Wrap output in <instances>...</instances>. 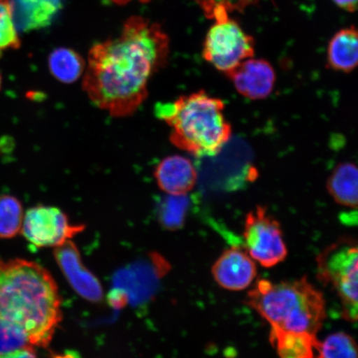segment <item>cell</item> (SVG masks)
<instances>
[{"label":"cell","instance_id":"6da1fadb","mask_svg":"<svg viewBox=\"0 0 358 358\" xmlns=\"http://www.w3.org/2000/svg\"><path fill=\"white\" fill-rule=\"evenodd\" d=\"M169 55V39L159 24L141 17L125 22L119 37L89 52L83 88L94 105L115 117L134 113L148 96L153 76Z\"/></svg>","mask_w":358,"mask_h":358},{"label":"cell","instance_id":"7a4b0ae2","mask_svg":"<svg viewBox=\"0 0 358 358\" xmlns=\"http://www.w3.org/2000/svg\"><path fill=\"white\" fill-rule=\"evenodd\" d=\"M0 319L21 330L34 348H46L62 320L50 273L26 259L0 261Z\"/></svg>","mask_w":358,"mask_h":358},{"label":"cell","instance_id":"3957f363","mask_svg":"<svg viewBox=\"0 0 358 358\" xmlns=\"http://www.w3.org/2000/svg\"><path fill=\"white\" fill-rule=\"evenodd\" d=\"M225 104L204 91L159 104L155 114L171 128L170 141L196 157L220 153L231 137V125L224 115Z\"/></svg>","mask_w":358,"mask_h":358},{"label":"cell","instance_id":"277c9868","mask_svg":"<svg viewBox=\"0 0 358 358\" xmlns=\"http://www.w3.org/2000/svg\"><path fill=\"white\" fill-rule=\"evenodd\" d=\"M245 303L270 323L271 328L316 335L326 317L323 294L306 277L272 283L257 281Z\"/></svg>","mask_w":358,"mask_h":358},{"label":"cell","instance_id":"5b68a950","mask_svg":"<svg viewBox=\"0 0 358 358\" xmlns=\"http://www.w3.org/2000/svg\"><path fill=\"white\" fill-rule=\"evenodd\" d=\"M317 277L331 285L342 303V315L348 321L357 320L358 250L352 238L340 239L317 259Z\"/></svg>","mask_w":358,"mask_h":358},{"label":"cell","instance_id":"8992f818","mask_svg":"<svg viewBox=\"0 0 358 358\" xmlns=\"http://www.w3.org/2000/svg\"><path fill=\"white\" fill-rule=\"evenodd\" d=\"M255 40L230 16L215 20L204 40L205 61L226 75L254 57Z\"/></svg>","mask_w":358,"mask_h":358},{"label":"cell","instance_id":"52a82bcc","mask_svg":"<svg viewBox=\"0 0 358 358\" xmlns=\"http://www.w3.org/2000/svg\"><path fill=\"white\" fill-rule=\"evenodd\" d=\"M243 238L246 252L263 267L278 265L287 257L280 223L265 207L257 206L246 215Z\"/></svg>","mask_w":358,"mask_h":358},{"label":"cell","instance_id":"ba28073f","mask_svg":"<svg viewBox=\"0 0 358 358\" xmlns=\"http://www.w3.org/2000/svg\"><path fill=\"white\" fill-rule=\"evenodd\" d=\"M84 228L71 225L69 217L59 208L41 205L27 211L21 231L26 240L38 248H57Z\"/></svg>","mask_w":358,"mask_h":358},{"label":"cell","instance_id":"9c48e42d","mask_svg":"<svg viewBox=\"0 0 358 358\" xmlns=\"http://www.w3.org/2000/svg\"><path fill=\"white\" fill-rule=\"evenodd\" d=\"M226 76L237 92L252 101L266 99L274 90L276 80L275 71L270 62L253 57Z\"/></svg>","mask_w":358,"mask_h":358},{"label":"cell","instance_id":"30bf717a","mask_svg":"<svg viewBox=\"0 0 358 358\" xmlns=\"http://www.w3.org/2000/svg\"><path fill=\"white\" fill-rule=\"evenodd\" d=\"M55 256L70 285L80 296L92 302L100 301L103 290L99 280L84 266L77 246L71 240L57 246Z\"/></svg>","mask_w":358,"mask_h":358},{"label":"cell","instance_id":"8fae6325","mask_svg":"<svg viewBox=\"0 0 358 358\" xmlns=\"http://www.w3.org/2000/svg\"><path fill=\"white\" fill-rule=\"evenodd\" d=\"M213 278L221 287L231 291L248 288L256 278V263L248 252L238 248L224 252L212 268Z\"/></svg>","mask_w":358,"mask_h":358},{"label":"cell","instance_id":"7c38bea8","mask_svg":"<svg viewBox=\"0 0 358 358\" xmlns=\"http://www.w3.org/2000/svg\"><path fill=\"white\" fill-rule=\"evenodd\" d=\"M155 178L161 190L171 195H183L194 189L198 176L191 160L171 155L157 165Z\"/></svg>","mask_w":358,"mask_h":358},{"label":"cell","instance_id":"4fadbf2b","mask_svg":"<svg viewBox=\"0 0 358 358\" xmlns=\"http://www.w3.org/2000/svg\"><path fill=\"white\" fill-rule=\"evenodd\" d=\"M17 28L30 31L45 28L60 11L62 0H12Z\"/></svg>","mask_w":358,"mask_h":358},{"label":"cell","instance_id":"5bb4252c","mask_svg":"<svg viewBox=\"0 0 358 358\" xmlns=\"http://www.w3.org/2000/svg\"><path fill=\"white\" fill-rule=\"evenodd\" d=\"M358 62V38L355 27L343 29L331 38L327 51L328 67L349 73L355 70Z\"/></svg>","mask_w":358,"mask_h":358},{"label":"cell","instance_id":"9a60e30c","mask_svg":"<svg viewBox=\"0 0 358 358\" xmlns=\"http://www.w3.org/2000/svg\"><path fill=\"white\" fill-rule=\"evenodd\" d=\"M358 172L355 164L343 162L334 169L327 181V189L336 203L344 207L357 208Z\"/></svg>","mask_w":358,"mask_h":358},{"label":"cell","instance_id":"2e32d148","mask_svg":"<svg viewBox=\"0 0 358 358\" xmlns=\"http://www.w3.org/2000/svg\"><path fill=\"white\" fill-rule=\"evenodd\" d=\"M270 340L281 357L310 358L317 350L319 341L316 335L307 333L289 332L271 328Z\"/></svg>","mask_w":358,"mask_h":358},{"label":"cell","instance_id":"e0dca14e","mask_svg":"<svg viewBox=\"0 0 358 358\" xmlns=\"http://www.w3.org/2000/svg\"><path fill=\"white\" fill-rule=\"evenodd\" d=\"M86 64L73 49L58 48L48 57V69L53 78L64 83L77 82L83 75Z\"/></svg>","mask_w":358,"mask_h":358},{"label":"cell","instance_id":"ac0fdd59","mask_svg":"<svg viewBox=\"0 0 358 358\" xmlns=\"http://www.w3.org/2000/svg\"><path fill=\"white\" fill-rule=\"evenodd\" d=\"M35 352L21 330L0 319V357H33Z\"/></svg>","mask_w":358,"mask_h":358},{"label":"cell","instance_id":"d6986e66","mask_svg":"<svg viewBox=\"0 0 358 358\" xmlns=\"http://www.w3.org/2000/svg\"><path fill=\"white\" fill-rule=\"evenodd\" d=\"M24 211L19 199L0 195V238L11 239L21 231Z\"/></svg>","mask_w":358,"mask_h":358},{"label":"cell","instance_id":"ffe728a7","mask_svg":"<svg viewBox=\"0 0 358 358\" xmlns=\"http://www.w3.org/2000/svg\"><path fill=\"white\" fill-rule=\"evenodd\" d=\"M20 45L12 0H0V57L3 52L20 48Z\"/></svg>","mask_w":358,"mask_h":358},{"label":"cell","instance_id":"44dd1931","mask_svg":"<svg viewBox=\"0 0 358 358\" xmlns=\"http://www.w3.org/2000/svg\"><path fill=\"white\" fill-rule=\"evenodd\" d=\"M317 351L320 358L357 357V343L345 333L331 334L323 343H319Z\"/></svg>","mask_w":358,"mask_h":358},{"label":"cell","instance_id":"7402d4cb","mask_svg":"<svg viewBox=\"0 0 358 358\" xmlns=\"http://www.w3.org/2000/svg\"><path fill=\"white\" fill-rule=\"evenodd\" d=\"M209 20H220L230 16L231 13L243 12L255 6L259 0H194Z\"/></svg>","mask_w":358,"mask_h":358},{"label":"cell","instance_id":"603a6c76","mask_svg":"<svg viewBox=\"0 0 358 358\" xmlns=\"http://www.w3.org/2000/svg\"><path fill=\"white\" fill-rule=\"evenodd\" d=\"M189 199L186 194L171 195L165 201L162 213V222L170 230H177L183 226Z\"/></svg>","mask_w":358,"mask_h":358},{"label":"cell","instance_id":"cb8c5ba5","mask_svg":"<svg viewBox=\"0 0 358 358\" xmlns=\"http://www.w3.org/2000/svg\"><path fill=\"white\" fill-rule=\"evenodd\" d=\"M334 2L343 10L355 12L357 7V0H334Z\"/></svg>","mask_w":358,"mask_h":358},{"label":"cell","instance_id":"d4e9b609","mask_svg":"<svg viewBox=\"0 0 358 358\" xmlns=\"http://www.w3.org/2000/svg\"><path fill=\"white\" fill-rule=\"evenodd\" d=\"M112 1H113L115 3H120V4H124V3H128L129 1H131V0H112ZM140 1L148 2V1H150V0H140Z\"/></svg>","mask_w":358,"mask_h":358},{"label":"cell","instance_id":"484cf974","mask_svg":"<svg viewBox=\"0 0 358 358\" xmlns=\"http://www.w3.org/2000/svg\"><path fill=\"white\" fill-rule=\"evenodd\" d=\"M2 87V76L1 73H0V90H1Z\"/></svg>","mask_w":358,"mask_h":358}]
</instances>
